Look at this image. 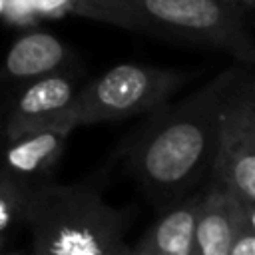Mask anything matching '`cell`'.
Segmentation results:
<instances>
[{"label":"cell","instance_id":"1","mask_svg":"<svg viewBox=\"0 0 255 255\" xmlns=\"http://www.w3.org/2000/svg\"><path fill=\"white\" fill-rule=\"evenodd\" d=\"M241 66L237 62L183 100L151 110L128 141L126 165L161 209L209 177L219 114Z\"/></svg>","mask_w":255,"mask_h":255},{"label":"cell","instance_id":"2","mask_svg":"<svg viewBox=\"0 0 255 255\" xmlns=\"http://www.w3.org/2000/svg\"><path fill=\"white\" fill-rule=\"evenodd\" d=\"M241 6L223 0H72L70 14L169 42L223 50L239 64L255 62Z\"/></svg>","mask_w":255,"mask_h":255},{"label":"cell","instance_id":"3","mask_svg":"<svg viewBox=\"0 0 255 255\" xmlns=\"http://www.w3.org/2000/svg\"><path fill=\"white\" fill-rule=\"evenodd\" d=\"M131 213L110 205L90 183H40L26 201L22 225L38 255H129Z\"/></svg>","mask_w":255,"mask_h":255},{"label":"cell","instance_id":"4","mask_svg":"<svg viewBox=\"0 0 255 255\" xmlns=\"http://www.w3.org/2000/svg\"><path fill=\"white\" fill-rule=\"evenodd\" d=\"M187 82L189 74L175 68L118 64L76 92L70 120L76 128H84L143 116L169 102Z\"/></svg>","mask_w":255,"mask_h":255},{"label":"cell","instance_id":"5","mask_svg":"<svg viewBox=\"0 0 255 255\" xmlns=\"http://www.w3.org/2000/svg\"><path fill=\"white\" fill-rule=\"evenodd\" d=\"M241 66L219 114L209 181L255 205V82Z\"/></svg>","mask_w":255,"mask_h":255},{"label":"cell","instance_id":"6","mask_svg":"<svg viewBox=\"0 0 255 255\" xmlns=\"http://www.w3.org/2000/svg\"><path fill=\"white\" fill-rule=\"evenodd\" d=\"M76 92V80L64 70L18 88L0 108V137H14L52 124H68L76 129L70 120Z\"/></svg>","mask_w":255,"mask_h":255},{"label":"cell","instance_id":"7","mask_svg":"<svg viewBox=\"0 0 255 255\" xmlns=\"http://www.w3.org/2000/svg\"><path fill=\"white\" fill-rule=\"evenodd\" d=\"M72 129L68 124H52L14 137H0V171L32 189L50 181Z\"/></svg>","mask_w":255,"mask_h":255},{"label":"cell","instance_id":"8","mask_svg":"<svg viewBox=\"0 0 255 255\" xmlns=\"http://www.w3.org/2000/svg\"><path fill=\"white\" fill-rule=\"evenodd\" d=\"M249 221H255V205L243 201L229 187L207 179L195 217L193 255H227L233 237Z\"/></svg>","mask_w":255,"mask_h":255},{"label":"cell","instance_id":"9","mask_svg":"<svg viewBox=\"0 0 255 255\" xmlns=\"http://www.w3.org/2000/svg\"><path fill=\"white\" fill-rule=\"evenodd\" d=\"M68 60L70 48L58 36L44 30L24 32L10 44L2 60L0 88L10 90L12 94L42 76L64 70Z\"/></svg>","mask_w":255,"mask_h":255},{"label":"cell","instance_id":"10","mask_svg":"<svg viewBox=\"0 0 255 255\" xmlns=\"http://www.w3.org/2000/svg\"><path fill=\"white\" fill-rule=\"evenodd\" d=\"M199 199L201 191L193 189L165 205L159 219L129 247V255H193Z\"/></svg>","mask_w":255,"mask_h":255},{"label":"cell","instance_id":"11","mask_svg":"<svg viewBox=\"0 0 255 255\" xmlns=\"http://www.w3.org/2000/svg\"><path fill=\"white\" fill-rule=\"evenodd\" d=\"M30 191L32 187L0 171V253L6 249L12 231L22 225Z\"/></svg>","mask_w":255,"mask_h":255},{"label":"cell","instance_id":"12","mask_svg":"<svg viewBox=\"0 0 255 255\" xmlns=\"http://www.w3.org/2000/svg\"><path fill=\"white\" fill-rule=\"evenodd\" d=\"M2 18L16 26H26V24L38 22L30 0H4Z\"/></svg>","mask_w":255,"mask_h":255},{"label":"cell","instance_id":"13","mask_svg":"<svg viewBox=\"0 0 255 255\" xmlns=\"http://www.w3.org/2000/svg\"><path fill=\"white\" fill-rule=\"evenodd\" d=\"M227 255H255V221L245 223L233 237Z\"/></svg>","mask_w":255,"mask_h":255},{"label":"cell","instance_id":"14","mask_svg":"<svg viewBox=\"0 0 255 255\" xmlns=\"http://www.w3.org/2000/svg\"><path fill=\"white\" fill-rule=\"evenodd\" d=\"M30 2L38 20L62 18L64 14H70V6H72V0H30Z\"/></svg>","mask_w":255,"mask_h":255},{"label":"cell","instance_id":"15","mask_svg":"<svg viewBox=\"0 0 255 255\" xmlns=\"http://www.w3.org/2000/svg\"><path fill=\"white\" fill-rule=\"evenodd\" d=\"M223 2L241 6V8H245V10H253V6H255V0H223Z\"/></svg>","mask_w":255,"mask_h":255},{"label":"cell","instance_id":"16","mask_svg":"<svg viewBox=\"0 0 255 255\" xmlns=\"http://www.w3.org/2000/svg\"><path fill=\"white\" fill-rule=\"evenodd\" d=\"M2 10H4V0H0V16H2Z\"/></svg>","mask_w":255,"mask_h":255}]
</instances>
